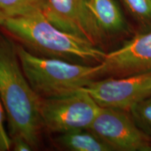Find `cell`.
Returning <instances> with one entry per match:
<instances>
[{"instance_id":"cell-1","label":"cell","mask_w":151,"mask_h":151,"mask_svg":"<svg viewBox=\"0 0 151 151\" xmlns=\"http://www.w3.org/2000/svg\"><path fill=\"white\" fill-rule=\"evenodd\" d=\"M0 97L4 107L11 138L20 137L32 147L39 142L42 125V98L22 71L17 46L0 35Z\"/></svg>"},{"instance_id":"cell-2","label":"cell","mask_w":151,"mask_h":151,"mask_svg":"<svg viewBox=\"0 0 151 151\" xmlns=\"http://www.w3.org/2000/svg\"><path fill=\"white\" fill-rule=\"evenodd\" d=\"M2 26L26 46L48 56L101 63L106 54L83 38L60 29L42 13L9 17Z\"/></svg>"},{"instance_id":"cell-3","label":"cell","mask_w":151,"mask_h":151,"mask_svg":"<svg viewBox=\"0 0 151 151\" xmlns=\"http://www.w3.org/2000/svg\"><path fill=\"white\" fill-rule=\"evenodd\" d=\"M17 52L26 78L41 97H61L75 93L99 75V64L83 65L40 58L20 46H17Z\"/></svg>"},{"instance_id":"cell-4","label":"cell","mask_w":151,"mask_h":151,"mask_svg":"<svg viewBox=\"0 0 151 151\" xmlns=\"http://www.w3.org/2000/svg\"><path fill=\"white\" fill-rule=\"evenodd\" d=\"M100 107L82 89L68 95L44 98L41 108L42 125L60 134L88 129Z\"/></svg>"},{"instance_id":"cell-5","label":"cell","mask_w":151,"mask_h":151,"mask_svg":"<svg viewBox=\"0 0 151 151\" xmlns=\"http://www.w3.org/2000/svg\"><path fill=\"white\" fill-rule=\"evenodd\" d=\"M88 129L113 150L151 151V140L138 127L128 111L100 107Z\"/></svg>"},{"instance_id":"cell-6","label":"cell","mask_w":151,"mask_h":151,"mask_svg":"<svg viewBox=\"0 0 151 151\" xmlns=\"http://www.w3.org/2000/svg\"><path fill=\"white\" fill-rule=\"evenodd\" d=\"M81 89L99 106L129 112L134 106L151 96V71L93 81Z\"/></svg>"},{"instance_id":"cell-7","label":"cell","mask_w":151,"mask_h":151,"mask_svg":"<svg viewBox=\"0 0 151 151\" xmlns=\"http://www.w3.org/2000/svg\"><path fill=\"white\" fill-rule=\"evenodd\" d=\"M44 16L60 29L83 38L94 46L105 41L87 0H47Z\"/></svg>"},{"instance_id":"cell-8","label":"cell","mask_w":151,"mask_h":151,"mask_svg":"<svg viewBox=\"0 0 151 151\" xmlns=\"http://www.w3.org/2000/svg\"><path fill=\"white\" fill-rule=\"evenodd\" d=\"M98 76L122 77L151 71V31L139 32L122 46L106 54Z\"/></svg>"},{"instance_id":"cell-9","label":"cell","mask_w":151,"mask_h":151,"mask_svg":"<svg viewBox=\"0 0 151 151\" xmlns=\"http://www.w3.org/2000/svg\"><path fill=\"white\" fill-rule=\"evenodd\" d=\"M87 4L105 41L130 33L129 24L116 0H87Z\"/></svg>"},{"instance_id":"cell-10","label":"cell","mask_w":151,"mask_h":151,"mask_svg":"<svg viewBox=\"0 0 151 151\" xmlns=\"http://www.w3.org/2000/svg\"><path fill=\"white\" fill-rule=\"evenodd\" d=\"M58 141L72 151H112L113 149L89 129L76 130L62 134Z\"/></svg>"},{"instance_id":"cell-11","label":"cell","mask_w":151,"mask_h":151,"mask_svg":"<svg viewBox=\"0 0 151 151\" xmlns=\"http://www.w3.org/2000/svg\"><path fill=\"white\" fill-rule=\"evenodd\" d=\"M47 0H0V11L9 17L44 14Z\"/></svg>"},{"instance_id":"cell-12","label":"cell","mask_w":151,"mask_h":151,"mask_svg":"<svg viewBox=\"0 0 151 151\" xmlns=\"http://www.w3.org/2000/svg\"><path fill=\"white\" fill-rule=\"evenodd\" d=\"M140 32L151 31V0H121Z\"/></svg>"},{"instance_id":"cell-13","label":"cell","mask_w":151,"mask_h":151,"mask_svg":"<svg viewBox=\"0 0 151 151\" xmlns=\"http://www.w3.org/2000/svg\"><path fill=\"white\" fill-rule=\"evenodd\" d=\"M129 112L138 127L151 140V96L134 106Z\"/></svg>"},{"instance_id":"cell-14","label":"cell","mask_w":151,"mask_h":151,"mask_svg":"<svg viewBox=\"0 0 151 151\" xmlns=\"http://www.w3.org/2000/svg\"><path fill=\"white\" fill-rule=\"evenodd\" d=\"M5 113L4 107L0 97V151L9 150L12 147V139L4 127Z\"/></svg>"},{"instance_id":"cell-15","label":"cell","mask_w":151,"mask_h":151,"mask_svg":"<svg viewBox=\"0 0 151 151\" xmlns=\"http://www.w3.org/2000/svg\"><path fill=\"white\" fill-rule=\"evenodd\" d=\"M12 139V146L16 151H29L31 150L32 146L25 139L20 137H14Z\"/></svg>"},{"instance_id":"cell-16","label":"cell","mask_w":151,"mask_h":151,"mask_svg":"<svg viewBox=\"0 0 151 151\" xmlns=\"http://www.w3.org/2000/svg\"><path fill=\"white\" fill-rule=\"evenodd\" d=\"M7 18H9V16L1 11H0V25H2Z\"/></svg>"}]
</instances>
